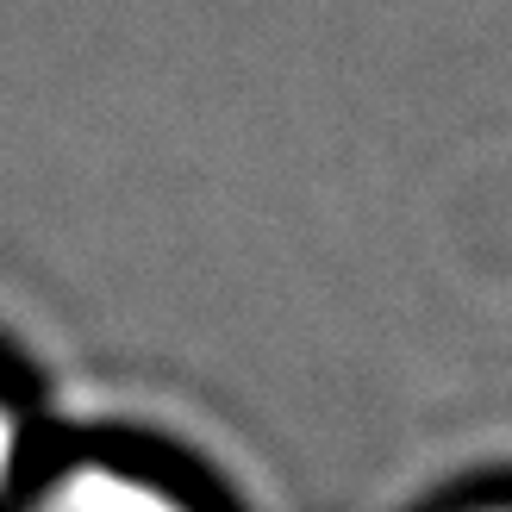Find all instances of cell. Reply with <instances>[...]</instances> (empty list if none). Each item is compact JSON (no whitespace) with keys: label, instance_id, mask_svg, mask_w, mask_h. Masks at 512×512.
<instances>
[{"label":"cell","instance_id":"obj_3","mask_svg":"<svg viewBox=\"0 0 512 512\" xmlns=\"http://www.w3.org/2000/svg\"><path fill=\"white\" fill-rule=\"evenodd\" d=\"M450 512H512V494H475V500L450 506Z\"/></svg>","mask_w":512,"mask_h":512},{"label":"cell","instance_id":"obj_2","mask_svg":"<svg viewBox=\"0 0 512 512\" xmlns=\"http://www.w3.org/2000/svg\"><path fill=\"white\" fill-rule=\"evenodd\" d=\"M44 463V431L32 419V400L19 394V381L0 369V512H13L25 481Z\"/></svg>","mask_w":512,"mask_h":512},{"label":"cell","instance_id":"obj_1","mask_svg":"<svg viewBox=\"0 0 512 512\" xmlns=\"http://www.w3.org/2000/svg\"><path fill=\"white\" fill-rule=\"evenodd\" d=\"M13 512H219V500L163 456L88 438L44 450Z\"/></svg>","mask_w":512,"mask_h":512}]
</instances>
